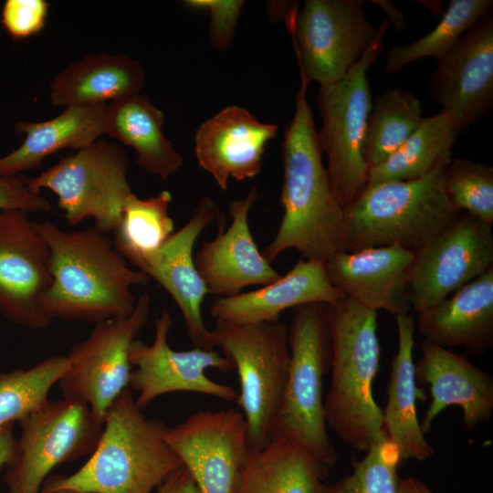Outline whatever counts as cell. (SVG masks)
<instances>
[{
    "instance_id": "obj_26",
    "label": "cell",
    "mask_w": 493,
    "mask_h": 493,
    "mask_svg": "<svg viewBox=\"0 0 493 493\" xmlns=\"http://www.w3.org/2000/svg\"><path fill=\"white\" fill-rule=\"evenodd\" d=\"M142 65L124 54L87 55L53 79L49 99L56 107L105 104L141 94Z\"/></svg>"
},
{
    "instance_id": "obj_23",
    "label": "cell",
    "mask_w": 493,
    "mask_h": 493,
    "mask_svg": "<svg viewBox=\"0 0 493 493\" xmlns=\"http://www.w3.org/2000/svg\"><path fill=\"white\" fill-rule=\"evenodd\" d=\"M324 264L303 258L287 274L258 289L215 297L211 316L234 323H273L288 309L312 302L333 303L345 295L330 284Z\"/></svg>"
},
{
    "instance_id": "obj_44",
    "label": "cell",
    "mask_w": 493,
    "mask_h": 493,
    "mask_svg": "<svg viewBox=\"0 0 493 493\" xmlns=\"http://www.w3.org/2000/svg\"><path fill=\"white\" fill-rule=\"evenodd\" d=\"M52 493H79V492H75L72 490H58V491H54Z\"/></svg>"
},
{
    "instance_id": "obj_38",
    "label": "cell",
    "mask_w": 493,
    "mask_h": 493,
    "mask_svg": "<svg viewBox=\"0 0 493 493\" xmlns=\"http://www.w3.org/2000/svg\"><path fill=\"white\" fill-rule=\"evenodd\" d=\"M48 9L46 0H6L1 23L14 39L26 38L43 30Z\"/></svg>"
},
{
    "instance_id": "obj_5",
    "label": "cell",
    "mask_w": 493,
    "mask_h": 493,
    "mask_svg": "<svg viewBox=\"0 0 493 493\" xmlns=\"http://www.w3.org/2000/svg\"><path fill=\"white\" fill-rule=\"evenodd\" d=\"M451 160L439 162L427 174L411 181L367 184L343 207L341 251L399 245L414 253L462 213L449 204L444 174Z\"/></svg>"
},
{
    "instance_id": "obj_25",
    "label": "cell",
    "mask_w": 493,
    "mask_h": 493,
    "mask_svg": "<svg viewBox=\"0 0 493 493\" xmlns=\"http://www.w3.org/2000/svg\"><path fill=\"white\" fill-rule=\"evenodd\" d=\"M106 104L67 107L58 116L39 122L19 121L16 131L25 134L21 146L0 157V177L37 169L43 160L62 149L86 148L105 133Z\"/></svg>"
},
{
    "instance_id": "obj_28",
    "label": "cell",
    "mask_w": 493,
    "mask_h": 493,
    "mask_svg": "<svg viewBox=\"0 0 493 493\" xmlns=\"http://www.w3.org/2000/svg\"><path fill=\"white\" fill-rule=\"evenodd\" d=\"M164 115L145 95L110 102L105 108V133L137 153L147 173L166 180L184 163L183 156L163 132Z\"/></svg>"
},
{
    "instance_id": "obj_10",
    "label": "cell",
    "mask_w": 493,
    "mask_h": 493,
    "mask_svg": "<svg viewBox=\"0 0 493 493\" xmlns=\"http://www.w3.org/2000/svg\"><path fill=\"white\" fill-rule=\"evenodd\" d=\"M285 23L300 76L320 87L342 79L389 25L387 19L372 24L362 0H306Z\"/></svg>"
},
{
    "instance_id": "obj_13",
    "label": "cell",
    "mask_w": 493,
    "mask_h": 493,
    "mask_svg": "<svg viewBox=\"0 0 493 493\" xmlns=\"http://www.w3.org/2000/svg\"><path fill=\"white\" fill-rule=\"evenodd\" d=\"M172 325V315L163 308L154 319L152 343L135 339L131 345L130 361L134 369L130 389L138 393L137 405L143 409L157 397L174 392L198 393L236 402V389L215 382L205 374L211 368L221 372H233V363L215 349H172L168 341Z\"/></svg>"
},
{
    "instance_id": "obj_17",
    "label": "cell",
    "mask_w": 493,
    "mask_h": 493,
    "mask_svg": "<svg viewBox=\"0 0 493 493\" xmlns=\"http://www.w3.org/2000/svg\"><path fill=\"white\" fill-rule=\"evenodd\" d=\"M429 94L467 129L493 108V12L473 25L436 59Z\"/></svg>"
},
{
    "instance_id": "obj_20",
    "label": "cell",
    "mask_w": 493,
    "mask_h": 493,
    "mask_svg": "<svg viewBox=\"0 0 493 493\" xmlns=\"http://www.w3.org/2000/svg\"><path fill=\"white\" fill-rule=\"evenodd\" d=\"M415 253L399 245L339 251L325 261L330 284L360 305L394 317L412 309L408 280Z\"/></svg>"
},
{
    "instance_id": "obj_27",
    "label": "cell",
    "mask_w": 493,
    "mask_h": 493,
    "mask_svg": "<svg viewBox=\"0 0 493 493\" xmlns=\"http://www.w3.org/2000/svg\"><path fill=\"white\" fill-rule=\"evenodd\" d=\"M395 320L398 349L387 385L383 430L397 446L402 460L425 461L433 456L435 449L425 440L417 417L418 391L413 360L415 320L411 313L397 315Z\"/></svg>"
},
{
    "instance_id": "obj_24",
    "label": "cell",
    "mask_w": 493,
    "mask_h": 493,
    "mask_svg": "<svg viewBox=\"0 0 493 493\" xmlns=\"http://www.w3.org/2000/svg\"><path fill=\"white\" fill-rule=\"evenodd\" d=\"M419 333L444 348L482 355L493 346V267L439 303L417 313Z\"/></svg>"
},
{
    "instance_id": "obj_18",
    "label": "cell",
    "mask_w": 493,
    "mask_h": 493,
    "mask_svg": "<svg viewBox=\"0 0 493 493\" xmlns=\"http://www.w3.org/2000/svg\"><path fill=\"white\" fill-rule=\"evenodd\" d=\"M258 198L257 186L247 194L229 203L231 216L225 229L223 213L215 221L218 232L202 243L194 255V264L208 294L231 297L249 286H265L281 277L259 251L249 227V212Z\"/></svg>"
},
{
    "instance_id": "obj_43",
    "label": "cell",
    "mask_w": 493,
    "mask_h": 493,
    "mask_svg": "<svg viewBox=\"0 0 493 493\" xmlns=\"http://www.w3.org/2000/svg\"><path fill=\"white\" fill-rule=\"evenodd\" d=\"M398 493H433L425 483L415 477L400 479Z\"/></svg>"
},
{
    "instance_id": "obj_30",
    "label": "cell",
    "mask_w": 493,
    "mask_h": 493,
    "mask_svg": "<svg viewBox=\"0 0 493 493\" xmlns=\"http://www.w3.org/2000/svg\"><path fill=\"white\" fill-rule=\"evenodd\" d=\"M464 131L456 117L442 109L437 114L424 119L393 153L369 169L367 184L411 181L425 176L439 162L452 159L454 144Z\"/></svg>"
},
{
    "instance_id": "obj_4",
    "label": "cell",
    "mask_w": 493,
    "mask_h": 493,
    "mask_svg": "<svg viewBox=\"0 0 493 493\" xmlns=\"http://www.w3.org/2000/svg\"><path fill=\"white\" fill-rule=\"evenodd\" d=\"M378 312L349 297L328 304L331 339V383L324 399L327 426L348 446L366 452L383 430V411L372 383L381 347Z\"/></svg>"
},
{
    "instance_id": "obj_2",
    "label": "cell",
    "mask_w": 493,
    "mask_h": 493,
    "mask_svg": "<svg viewBox=\"0 0 493 493\" xmlns=\"http://www.w3.org/2000/svg\"><path fill=\"white\" fill-rule=\"evenodd\" d=\"M309 82L300 76L294 116L282 142L283 215L262 254L271 263L293 248L305 259L325 262L341 251L343 206L336 197L322 162L318 131L307 100Z\"/></svg>"
},
{
    "instance_id": "obj_11",
    "label": "cell",
    "mask_w": 493,
    "mask_h": 493,
    "mask_svg": "<svg viewBox=\"0 0 493 493\" xmlns=\"http://www.w3.org/2000/svg\"><path fill=\"white\" fill-rule=\"evenodd\" d=\"M19 424L4 478L6 493H41L57 466L93 452L103 429L87 404L64 397L48 400Z\"/></svg>"
},
{
    "instance_id": "obj_21",
    "label": "cell",
    "mask_w": 493,
    "mask_h": 493,
    "mask_svg": "<svg viewBox=\"0 0 493 493\" xmlns=\"http://www.w3.org/2000/svg\"><path fill=\"white\" fill-rule=\"evenodd\" d=\"M278 130V125L259 121L243 107L227 106L196 130L198 164L226 191L229 178L241 182L259 173L266 146Z\"/></svg>"
},
{
    "instance_id": "obj_34",
    "label": "cell",
    "mask_w": 493,
    "mask_h": 493,
    "mask_svg": "<svg viewBox=\"0 0 493 493\" xmlns=\"http://www.w3.org/2000/svg\"><path fill=\"white\" fill-rule=\"evenodd\" d=\"M68 366L66 355H52L27 368L0 373V427L21 422L48 401Z\"/></svg>"
},
{
    "instance_id": "obj_41",
    "label": "cell",
    "mask_w": 493,
    "mask_h": 493,
    "mask_svg": "<svg viewBox=\"0 0 493 493\" xmlns=\"http://www.w3.org/2000/svg\"><path fill=\"white\" fill-rule=\"evenodd\" d=\"M14 424H6L0 427V468L7 466L14 455L16 441L14 435Z\"/></svg>"
},
{
    "instance_id": "obj_3",
    "label": "cell",
    "mask_w": 493,
    "mask_h": 493,
    "mask_svg": "<svg viewBox=\"0 0 493 493\" xmlns=\"http://www.w3.org/2000/svg\"><path fill=\"white\" fill-rule=\"evenodd\" d=\"M167 428L147 418L126 389L110 407L89 460L69 476L47 478L41 493H153L183 467L165 440Z\"/></svg>"
},
{
    "instance_id": "obj_33",
    "label": "cell",
    "mask_w": 493,
    "mask_h": 493,
    "mask_svg": "<svg viewBox=\"0 0 493 493\" xmlns=\"http://www.w3.org/2000/svg\"><path fill=\"white\" fill-rule=\"evenodd\" d=\"M492 0H450L437 26L413 43L387 50L383 71L393 74L414 60L442 57L483 16L492 10Z\"/></svg>"
},
{
    "instance_id": "obj_14",
    "label": "cell",
    "mask_w": 493,
    "mask_h": 493,
    "mask_svg": "<svg viewBox=\"0 0 493 493\" xmlns=\"http://www.w3.org/2000/svg\"><path fill=\"white\" fill-rule=\"evenodd\" d=\"M493 267L492 226L466 213L415 253L408 293L416 313Z\"/></svg>"
},
{
    "instance_id": "obj_12",
    "label": "cell",
    "mask_w": 493,
    "mask_h": 493,
    "mask_svg": "<svg viewBox=\"0 0 493 493\" xmlns=\"http://www.w3.org/2000/svg\"><path fill=\"white\" fill-rule=\"evenodd\" d=\"M150 309L151 297L144 292L131 315L94 324L89 335L66 355L68 366L58 383L63 397L87 404L102 424L112 404L130 388L131 345L146 324Z\"/></svg>"
},
{
    "instance_id": "obj_6",
    "label": "cell",
    "mask_w": 493,
    "mask_h": 493,
    "mask_svg": "<svg viewBox=\"0 0 493 493\" xmlns=\"http://www.w3.org/2000/svg\"><path fill=\"white\" fill-rule=\"evenodd\" d=\"M288 343V376L272 439L299 444L330 470L338 455L324 413L323 378L330 370L332 355L328 304L312 302L294 308Z\"/></svg>"
},
{
    "instance_id": "obj_1",
    "label": "cell",
    "mask_w": 493,
    "mask_h": 493,
    "mask_svg": "<svg viewBox=\"0 0 493 493\" xmlns=\"http://www.w3.org/2000/svg\"><path fill=\"white\" fill-rule=\"evenodd\" d=\"M34 226L50 251L52 282L39 301L45 316L96 324L132 313L131 288L151 278L131 267L105 233L65 231L49 221Z\"/></svg>"
},
{
    "instance_id": "obj_22",
    "label": "cell",
    "mask_w": 493,
    "mask_h": 493,
    "mask_svg": "<svg viewBox=\"0 0 493 493\" xmlns=\"http://www.w3.org/2000/svg\"><path fill=\"white\" fill-rule=\"evenodd\" d=\"M415 378L429 385L432 401L420 423L426 434L435 417L446 407L463 411V425L471 432L493 412V376L474 365L465 355L424 340Z\"/></svg>"
},
{
    "instance_id": "obj_37",
    "label": "cell",
    "mask_w": 493,
    "mask_h": 493,
    "mask_svg": "<svg viewBox=\"0 0 493 493\" xmlns=\"http://www.w3.org/2000/svg\"><path fill=\"white\" fill-rule=\"evenodd\" d=\"M184 5L194 10L207 11L209 41L218 51L229 49L233 44L236 26L242 12L243 0H186Z\"/></svg>"
},
{
    "instance_id": "obj_16",
    "label": "cell",
    "mask_w": 493,
    "mask_h": 493,
    "mask_svg": "<svg viewBox=\"0 0 493 493\" xmlns=\"http://www.w3.org/2000/svg\"><path fill=\"white\" fill-rule=\"evenodd\" d=\"M51 282L50 251L28 213L0 212V312L30 330L48 327L39 301Z\"/></svg>"
},
{
    "instance_id": "obj_7",
    "label": "cell",
    "mask_w": 493,
    "mask_h": 493,
    "mask_svg": "<svg viewBox=\"0 0 493 493\" xmlns=\"http://www.w3.org/2000/svg\"><path fill=\"white\" fill-rule=\"evenodd\" d=\"M211 333L213 348H219L237 372L236 403L246 419L249 447L262 448L272 439L288 381V326L215 320Z\"/></svg>"
},
{
    "instance_id": "obj_15",
    "label": "cell",
    "mask_w": 493,
    "mask_h": 493,
    "mask_svg": "<svg viewBox=\"0 0 493 493\" xmlns=\"http://www.w3.org/2000/svg\"><path fill=\"white\" fill-rule=\"evenodd\" d=\"M165 440L201 493H236L250 447L242 414L200 411L173 427Z\"/></svg>"
},
{
    "instance_id": "obj_39",
    "label": "cell",
    "mask_w": 493,
    "mask_h": 493,
    "mask_svg": "<svg viewBox=\"0 0 493 493\" xmlns=\"http://www.w3.org/2000/svg\"><path fill=\"white\" fill-rule=\"evenodd\" d=\"M50 209L49 201L33 191L24 175L0 177V212L21 210L29 214L49 212Z\"/></svg>"
},
{
    "instance_id": "obj_32",
    "label": "cell",
    "mask_w": 493,
    "mask_h": 493,
    "mask_svg": "<svg viewBox=\"0 0 493 493\" xmlns=\"http://www.w3.org/2000/svg\"><path fill=\"white\" fill-rule=\"evenodd\" d=\"M419 100L411 92L393 88L372 104L368 117L363 156L373 167L393 153L423 121Z\"/></svg>"
},
{
    "instance_id": "obj_31",
    "label": "cell",
    "mask_w": 493,
    "mask_h": 493,
    "mask_svg": "<svg viewBox=\"0 0 493 493\" xmlns=\"http://www.w3.org/2000/svg\"><path fill=\"white\" fill-rule=\"evenodd\" d=\"M172 199L167 190L148 199L132 193L124 204L113 245L127 262L142 272L174 232V222L169 215Z\"/></svg>"
},
{
    "instance_id": "obj_42",
    "label": "cell",
    "mask_w": 493,
    "mask_h": 493,
    "mask_svg": "<svg viewBox=\"0 0 493 493\" xmlns=\"http://www.w3.org/2000/svg\"><path fill=\"white\" fill-rule=\"evenodd\" d=\"M371 2L384 11L396 30L403 32L406 29L407 25L404 14L391 1L372 0Z\"/></svg>"
},
{
    "instance_id": "obj_36",
    "label": "cell",
    "mask_w": 493,
    "mask_h": 493,
    "mask_svg": "<svg viewBox=\"0 0 493 493\" xmlns=\"http://www.w3.org/2000/svg\"><path fill=\"white\" fill-rule=\"evenodd\" d=\"M444 186L450 205L493 225V168L467 158L446 165Z\"/></svg>"
},
{
    "instance_id": "obj_8",
    "label": "cell",
    "mask_w": 493,
    "mask_h": 493,
    "mask_svg": "<svg viewBox=\"0 0 493 493\" xmlns=\"http://www.w3.org/2000/svg\"><path fill=\"white\" fill-rule=\"evenodd\" d=\"M385 26L362 58L339 81L320 87L318 106L322 125L318 132L320 151L334 194L344 207L364 189L370 167L363 156L368 117L372 103L367 71L384 47Z\"/></svg>"
},
{
    "instance_id": "obj_19",
    "label": "cell",
    "mask_w": 493,
    "mask_h": 493,
    "mask_svg": "<svg viewBox=\"0 0 493 493\" xmlns=\"http://www.w3.org/2000/svg\"><path fill=\"white\" fill-rule=\"evenodd\" d=\"M222 214L211 196L199 200L191 217L166 240L143 271L176 303L194 347L211 350L212 333L204 322L202 304L208 294L194 264V247L204 230Z\"/></svg>"
},
{
    "instance_id": "obj_29",
    "label": "cell",
    "mask_w": 493,
    "mask_h": 493,
    "mask_svg": "<svg viewBox=\"0 0 493 493\" xmlns=\"http://www.w3.org/2000/svg\"><path fill=\"white\" fill-rule=\"evenodd\" d=\"M330 471L299 444L273 438L250 449L236 493H321Z\"/></svg>"
},
{
    "instance_id": "obj_9",
    "label": "cell",
    "mask_w": 493,
    "mask_h": 493,
    "mask_svg": "<svg viewBox=\"0 0 493 493\" xmlns=\"http://www.w3.org/2000/svg\"><path fill=\"white\" fill-rule=\"evenodd\" d=\"M128 171L126 152L116 143L98 140L62 157L27 184L37 193L52 191L69 226L92 218L97 229L108 233L117 227L132 194Z\"/></svg>"
},
{
    "instance_id": "obj_40",
    "label": "cell",
    "mask_w": 493,
    "mask_h": 493,
    "mask_svg": "<svg viewBox=\"0 0 493 493\" xmlns=\"http://www.w3.org/2000/svg\"><path fill=\"white\" fill-rule=\"evenodd\" d=\"M153 493H201L189 471L183 466L167 477Z\"/></svg>"
},
{
    "instance_id": "obj_35",
    "label": "cell",
    "mask_w": 493,
    "mask_h": 493,
    "mask_svg": "<svg viewBox=\"0 0 493 493\" xmlns=\"http://www.w3.org/2000/svg\"><path fill=\"white\" fill-rule=\"evenodd\" d=\"M365 453L361 461L353 463L351 474L324 484L321 493H398L397 468L402 459L397 446L383 431Z\"/></svg>"
}]
</instances>
